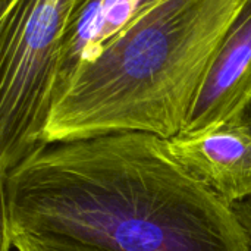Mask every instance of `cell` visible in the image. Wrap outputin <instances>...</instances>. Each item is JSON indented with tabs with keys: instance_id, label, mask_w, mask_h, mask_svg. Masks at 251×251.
<instances>
[{
	"instance_id": "obj_10",
	"label": "cell",
	"mask_w": 251,
	"mask_h": 251,
	"mask_svg": "<svg viewBox=\"0 0 251 251\" xmlns=\"http://www.w3.org/2000/svg\"><path fill=\"white\" fill-rule=\"evenodd\" d=\"M243 119H244V122H246V124H247V125L251 128V103H250V106L247 107V110L244 112Z\"/></svg>"
},
{
	"instance_id": "obj_4",
	"label": "cell",
	"mask_w": 251,
	"mask_h": 251,
	"mask_svg": "<svg viewBox=\"0 0 251 251\" xmlns=\"http://www.w3.org/2000/svg\"><path fill=\"white\" fill-rule=\"evenodd\" d=\"M250 103L251 0H246L207 69L181 132H206L243 119Z\"/></svg>"
},
{
	"instance_id": "obj_9",
	"label": "cell",
	"mask_w": 251,
	"mask_h": 251,
	"mask_svg": "<svg viewBox=\"0 0 251 251\" xmlns=\"http://www.w3.org/2000/svg\"><path fill=\"white\" fill-rule=\"evenodd\" d=\"M12 249H13V246H12L7 228L1 224V251H12Z\"/></svg>"
},
{
	"instance_id": "obj_3",
	"label": "cell",
	"mask_w": 251,
	"mask_h": 251,
	"mask_svg": "<svg viewBox=\"0 0 251 251\" xmlns=\"http://www.w3.org/2000/svg\"><path fill=\"white\" fill-rule=\"evenodd\" d=\"M79 0H1L0 178L46 147L60 59Z\"/></svg>"
},
{
	"instance_id": "obj_2",
	"label": "cell",
	"mask_w": 251,
	"mask_h": 251,
	"mask_svg": "<svg viewBox=\"0 0 251 251\" xmlns=\"http://www.w3.org/2000/svg\"><path fill=\"white\" fill-rule=\"evenodd\" d=\"M246 0H162L56 96L46 144L119 132L178 135Z\"/></svg>"
},
{
	"instance_id": "obj_1",
	"label": "cell",
	"mask_w": 251,
	"mask_h": 251,
	"mask_svg": "<svg viewBox=\"0 0 251 251\" xmlns=\"http://www.w3.org/2000/svg\"><path fill=\"white\" fill-rule=\"evenodd\" d=\"M0 181L10 231L104 251H251L234 209L154 134L47 144Z\"/></svg>"
},
{
	"instance_id": "obj_6",
	"label": "cell",
	"mask_w": 251,
	"mask_h": 251,
	"mask_svg": "<svg viewBox=\"0 0 251 251\" xmlns=\"http://www.w3.org/2000/svg\"><path fill=\"white\" fill-rule=\"evenodd\" d=\"M160 1L162 0H79L63 46L56 96L107 43Z\"/></svg>"
},
{
	"instance_id": "obj_7",
	"label": "cell",
	"mask_w": 251,
	"mask_h": 251,
	"mask_svg": "<svg viewBox=\"0 0 251 251\" xmlns=\"http://www.w3.org/2000/svg\"><path fill=\"white\" fill-rule=\"evenodd\" d=\"M1 224L7 228L15 251H104L54 235L10 231L4 221Z\"/></svg>"
},
{
	"instance_id": "obj_5",
	"label": "cell",
	"mask_w": 251,
	"mask_h": 251,
	"mask_svg": "<svg viewBox=\"0 0 251 251\" xmlns=\"http://www.w3.org/2000/svg\"><path fill=\"white\" fill-rule=\"evenodd\" d=\"M172 154L229 207L251 197V128L244 119L168 140Z\"/></svg>"
},
{
	"instance_id": "obj_8",
	"label": "cell",
	"mask_w": 251,
	"mask_h": 251,
	"mask_svg": "<svg viewBox=\"0 0 251 251\" xmlns=\"http://www.w3.org/2000/svg\"><path fill=\"white\" fill-rule=\"evenodd\" d=\"M237 218L240 219L241 225L244 226L247 235H249V240H250V246H251V197L241 201V203H237L232 206Z\"/></svg>"
}]
</instances>
